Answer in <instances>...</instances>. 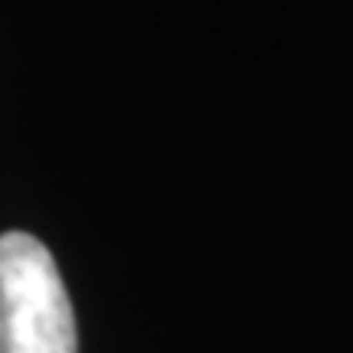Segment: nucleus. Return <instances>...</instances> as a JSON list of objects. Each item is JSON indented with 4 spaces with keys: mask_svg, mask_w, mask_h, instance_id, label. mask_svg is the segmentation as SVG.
<instances>
[{
    "mask_svg": "<svg viewBox=\"0 0 353 353\" xmlns=\"http://www.w3.org/2000/svg\"><path fill=\"white\" fill-rule=\"evenodd\" d=\"M0 353H76V314L52 252L30 232L0 236Z\"/></svg>",
    "mask_w": 353,
    "mask_h": 353,
    "instance_id": "nucleus-1",
    "label": "nucleus"
}]
</instances>
